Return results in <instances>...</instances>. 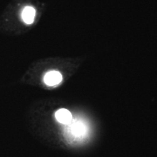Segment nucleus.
<instances>
[{
  "mask_svg": "<svg viewBox=\"0 0 157 157\" xmlns=\"http://www.w3.org/2000/svg\"><path fill=\"white\" fill-rule=\"evenodd\" d=\"M69 132L71 133L72 136L75 137H82L85 135L86 131V127L82 121H74L73 122H71L69 124Z\"/></svg>",
  "mask_w": 157,
  "mask_h": 157,
  "instance_id": "nucleus-1",
  "label": "nucleus"
},
{
  "mask_svg": "<svg viewBox=\"0 0 157 157\" xmlns=\"http://www.w3.org/2000/svg\"><path fill=\"white\" fill-rule=\"evenodd\" d=\"M62 81V75L57 71H50L44 75V82L47 85L53 87L58 85Z\"/></svg>",
  "mask_w": 157,
  "mask_h": 157,
  "instance_id": "nucleus-2",
  "label": "nucleus"
},
{
  "mask_svg": "<svg viewBox=\"0 0 157 157\" xmlns=\"http://www.w3.org/2000/svg\"><path fill=\"white\" fill-rule=\"evenodd\" d=\"M56 118L59 122L64 124H69L72 121L71 113L67 109H59L56 113Z\"/></svg>",
  "mask_w": 157,
  "mask_h": 157,
  "instance_id": "nucleus-3",
  "label": "nucleus"
},
{
  "mask_svg": "<svg viewBox=\"0 0 157 157\" xmlns=\"http://www.w3.org/2000/svg\"><path fill=\"white\" fill-rule=\"evenodd\" d=\"M35 15H36V10L34 7L27 6L23 10L21 17H22L23 21L26 24H31L34 22Z\"/></svg>",
  "mask_w": 157,
  "mask_h": 157,
  "instance_id": "nucleus-4",
  "label": "nucleus"
}]
</instances>
